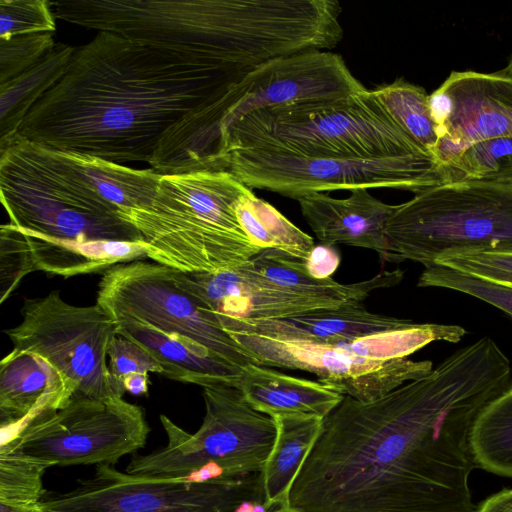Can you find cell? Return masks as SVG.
<instances>
[{"mask_svg": "<svg viewBox=\"0 0 512 512\" xmlns=\"http://www.w3.org/2000/svg\"><path fill=\"white\" fill-rule=\"evenodd\" d=\"M473 512H512V489H504L492 495Z\"/></svg>", "mask_w": 512, "mask_h": 512, "instance_id": "ab89813d", "label": "cell"}, {"mask_svg": "<svg viewBox=\"0 0 512 512\" xmlns=\"http://www.w3.org/2000/svg\"><path fill=\"white\" fill-rule=\"evenodd\" d=\"M242 148L356 159L433 155L395 121L375 90L368 89L249 113L221 131V165L228 152Z\"/></svg>", "mask_w": 512, "mask_h": 512, "instance_id": "8992f818", "label": "cell"}, {"mask_svg": "<svg viewBox=\"0 0 512 512\" xmlns=\"http://www.w3.org/2000/svg\"><path fill=\"white\" fill-rule=\"evenodd\" d=\"M31 512H60V511H57V510H54V509L47 508V507H45V506L41 503L39 507H37L36 509H34V510H33V511H31Z\"/></svg>", "mask_w": 512, "mask_h": 512, "instance_id": "ee69618b", "label": "cell"}, {"mask_svg": "<svg viewBox=\"0 0 512 512\" xmlns=\"http://www.w3.org/2000/svg\"><path fill=\"white\" fill-rule=\"evenodd\" d=\"M55 44L52 33L0 38V84L35 65Z\"/></svg>", "mask_w": 512, "mask_h": 512, "instance_id": "d590c367", "label": "cell"}, {"mask_svg": "<svg viewBox=\"0 0 512 512\" xmlns=\"http://www.w3.org/2000/svg\"><path fill=\"white\" fill-rule=\"evenodd\" d=\"M149 375L148 373L137 372L129 374L124 379L125 390L133 395H144L148 392Z\"/></svg>", "mask_w": 512, "mask_h": 512, "instance_id": "60d3db41", "label": "cell"}, {"mask_svg": "<svg viewBox=\"0 0 512 512\" xmlns=\"http://www.w3.org/2000/svg\"><path fill=\"white\" fill-rule=\"evenodd\" d=\"M229 336L257 365L313 373L320 382L362 402L380 398L433 369L430 360L375 361L344 353L332 345L288 342L242 333Z\"/></svg>", "mask_w": 512, "mask_h": 512, "instance_id": "9a60e30c", "label": "cell"}, {"mask_svg": "<svg viewBox=\"0 0 512 512\" xmlns=\"http://www.w3.org/2000/svg\"><path fill=\"white\" fill-rule=\"evenodd\" d=\"M470 448L477 467L512 478V385L479 414Z\"/></svg>", "mask_w": 512, "mask_h": 512, "instance_id": "f1b7e54d", "label": "cell"}, {"mask_svg": "<svg viewBox=\"0 0 512 512\" xmlns=\"http://www.w3.org/2000/svg\"><path fill=\"white\" fill-rule=\"evenodd\" d=\"M276 438L262 473L265 505L288 506L293 482L320 433L323 418L304 414L272 417Z\"/></svg>", "mask_w": 512, "mask_h": 512, "instance_id": "d4e9b609", "label": "cell"}, {"mask_svg": "<svg viewBox=\"0 0 512 512\" xmlns=\"http://www.w3.org/2000/svg\"><path fill=\"white\" fill-rule=\"evenodd\" d=\"M247 188L228 170L161 175L151 202L123 218L140 231L154 262L181 272L232 269L263 251L235 214Z\"/></svg>", "mask_w": 512, "mask_h": 512, "instance_id": "277c9868", "label": "cell"}, {"mask_svg": "<svg viewBox=\"0 0 512 512\" xmlns=\"http://www.w3.org/2000/svg\"><path fill=\"white\" fill-rule=\"evenodd\" d=\"M216 322L228 335L253 334L281 341L325 345L399 329L413 323L408 319L372 313L359 301L283 318H219Z\"/></svg>", "mask_w": 512, "mask_h": 512, "instance_id": "ac0fdd59", "label": "cell"}, {"mask_svg": "<svg viewBox=\"0 0 512 512\" xmlns=\"http://www.w3.org/2000/svg\"><path fill=\"white\" fill-rule=\"evenodd\" d=\"M365 89L341 55L310 50L261 65L213 103L211 111L221 132L259 109L338 99Z\"/></svg>", "mask_w": 512, "mask_h": 512, "instance_id": "5bb4252c", "label": "cell"}, {"mask_svg": "<svg viewBox=\"0 0 512 512\" xmlns=\"http://www.w3.org/2000/svg\"><path fill=\"white\" fill-rule=\"evenodd\" d=\"M108 357L114 391L120 398L126 392L124 379L129 374L137 372H152L162 376L164 374L161 364L144 348L120 335H117L112 342Z\"/></svg>", "mask_w": 512, "mask_h": 512, "instance_id": "74e56055", "label": "cell"}, {"mask_svg": "<svg viewBox=\"0 0 512 512\" xmlns=\"http://www.w3.org/2000/svg\"><path fill=\"white\" fill-rule=\"evenodd\" d=\"M115 321L118 335L140 345L155 358L164 369V377L203 388L236 386L242 368L215 356L206 348L135 320Z\"/></svg>", "mask_w": 512, "mask_h": 512, "instance_id": "44dd1931", "label": "cell"}, {"mask_svg": "<svg viewBox=\"0 0 512 512\" xmlns=\"http://www.w3.org/2000/svg\"><path fill=\"white\" fill-rule=\"evenodd\" d=\"M388 261L424 267L448 254L512 252V183L455 181L397 205L385 226Z\"/></svg>", "mask_w": 512, "mask_h": 512, "instance_id": "52a82bcc", "label": "cell"}, {"mask_svg": "<svg viewBox=\"0 0 512 512\" xmlns=\"http://www.w3.org/2000/svg\"><path fill=\"white\" fill-rule=\"evenodd\" d=\"M234 85L178 54L97 31L75 49L64 75L33 106L18 134L62 151L149 164L174 126Z\"/></svg>", "mask_w": 512, "mask_h": 512, "instance_id": "7a4b0ae2", "label": "cell"}, {"mask_svg": "<svg viewBox=\"0 0 512 512\" xmlns=\"http://www.w3.org/2000/svg\"><path fill=\"white\" fill-rule=\"evenodd\" d=\"M172 276L176 286L195 298L215 322L219 318H283L340 306L283 288L249 269L246 262L216 272L173 269Z\"/></svg>", "mask_w": 512, "mask_h": 512, "instance_id": "e0dca14e", "label": "cell"}, {"mask_svg": "<svg viewBox=\"0 0 512 512\" xmlns=\"http://www.w3.org/2000/svg\"><path fill=\"white\" fill-rule=\"evenodd\" d=\"M245 500L265 501L262 473L237 479L163 478L96 465L94 473L41 503L60 512H235Z\"/></svg>", "mask_w": 512, "mask_h": 512, "instance_id": "7c38bea8", "label": "cell"}, {"mask_svg": "<svg viewBox=\"0 0 512 512\" xmlns=\"http://www.w3.org/2000/svg\"><path fill=\"white\" fill-rule=\"evenodd\" d=\"M465 334L466 330L459 325L413 322L403 328L370 334L332 346L357 357L387 361L406 358L432 342L458 343Z\"/></svg>", "mask_w": 512, "mask_h": 512, "instance_id": "83f0119b", "label": "cell"}, {"mask_svg": "<svg viewBox=\"0 0 512 512\" xmlns=\"http://www.w3.org/2000/svg\"><path fill=\"white\" fill-rule=\"evenodd\" d=\"M234 210L245 234L262 250L274 249L305 261L316 245L310 235L250 188L237 199Z\"/></svg>", "mask_w": 512, "mask_h": 512, "instance_id": "4316f807", "label": "cell"}, {"mask_svg": "<svg viewBox=\"0 0 512 512\" xmlns=\"http://www.w3.org/2000/svg\"><path fill=\"white\" fill-rule=\"evenodd\" d=\"M264 501L245 500L235 510V512H272Z\"/></svg>", "mask_w": 512, "mask_h": 512, "instance_id": "b9f144b4", "label": "cell"}, {"mask_svg": "<svg viewBox=\"0 0 512 512\" xmlns=\"http://www.w3.org/2000/svg\"><path fill=\"white\" fill-rule=\"evenodd\" d=\"M75 49L56 43L35 65L0 84V149L18 135L33 106L61 79Z\"/></svg>", "mask_w": 512, "mask_h": 512, "instance_id": "484cf974", "label": "cell"}, {"mask_svg": "<svg viewBox=\"0 0 512 512\" xmlns=\"http://www.w3.org/2000/svg\"><path fill=\"white\" fill-rule=\"evenodd\" d=\"M0 284L3 303L27 274L34 272L24 233L7 223L0 227Z\"/></svg>", "mask_w": 512, "mask_h": 512, "instance_id": "8d00e7d4", "label": "cell"}, {"mask_svg": "<svg viewBox=\"0 0 512 512\" xmlns=\"http://www.w3.org/2000/svg\"><path fill=\"white\" fill-rule=\"evenodd\" d=\"M246 265L283 288L336 305L349 301L361 302L374 290L397 285L404 275L402 270L396 269L383 270L370 279L351 284H342L332 278L319 280L307 272L303 261L274 249L261 251Z\"/></svg>", "mask_w": 512, "mask_h": 512, "instance_id": "cb8c5ba5", "label": "cell"}, {"mask_svg": "<svg viewBox=\"0 0 512 512\" xmlns=\"http://www.w3.org/2000/svg\"><path fill=\"white\" fill-rule=\"evenodd\" d=\"M203 398L205 416L194 434L161 415L168 444L135 455L125 472L201 479H237L261 473L276 438L273 418L253 409L233 386L204 387Z\"/></svg>", "mask_w": 512, "mask_h": 512, "instance_id": "ba28073f", "label": "cell"}, {"mask_svg": "<svg viewBox=\"0 0 512 512\" xmlns=\"http://www.w3.org/2000/svg\"><path fill=\"white\" fill-rule=\"evenodd\" d=\"M0 194L9 223L17 228L57 239L145 243L100 194L81 154L18 134L0 149Z\"/></svg>", "mask_w": 512, "mask_h": 512, "instance_id": "5b68a950", "label": "cell"}, {"mask_svg": "<svg viewBox=\"0 0 512 512\" xmlns=\"http://www.w3.org/2000/svg\"><path fill=\"white\" fill-rule=\"evenodd\" d=\"M50 466L0 448V512H31L45 495L43 474Z\"/></svg>", "mask_w": 512, "mask_h": 512, "instance_id": "4dcf8cb0", "label": "cell"}, {"mask_svg": "<svg viewBox=\"0 0 512 512\" xmlns=\"http://www.w3.org/2000/svg\"><path fill=\"white\" fill-rule=\"evenodd\" d=\"M434 265L512 289V252H460L444 255Z\"/></svg>", "mask_w": 512, "mask_h": 512, "instance_id": "e575fe53", "label": "cell"}, {"mask_svg": "<svg viewBox=\"0 0 512 512\" xmlns=\"http://www.w3.org/2000/svg\"><path fill=\"white\" fill-rule=\"evenodd\" d=\"M149 432L142 408L123 398L74 396L31 420L0 448L50 467L115 464L142 448Z\"/></svg>", "mask_w": 512, "mask_h": 512, "instance_id": "8fae6325", "label": "cell"}, {"mask_svg": "<svg viewBox=\"0 0 512 512\" xmlns=\"http://www.w3.org/2000/svg\"><path fill=\"white\" fill-rule=\"evenodd\" d=\"M235 388L253 409L270 417L304 414L324 419L345 396L323 382L290 376L257 364L242 368Z\"/></svg>", "mask_w": 512, "mask_h": 512, "instance_id": "7402d4cb", "label": "cell"}, {"mask_svg": "<svg viewBox=\"0 0 512 512\" xmlns=\"http://www.w3.org/2000/svg\"><path fill=\"white\" fill-rule=\"evenodd\" d=\"M54 16L211 68L234 84L276 58L330 51L342 37L332 0H77Z\"/></svg>", "mask_w": 512, "mask_h": 512, "instance_id": "3957f363", "label": "cell"}, {"mask_svg": "<svg viewBox=\"0 0 512 512\" xmlns=\"http://www.w3.org/2000/svg\"><path fill=\"white\" fill-rule=\"evenodd\" d=\"M272 512H303V511L293 509L289 506H284V507L276 508Z\"/></svg>", "mask_w": 512, "mask_h": 512, "instance_id": "7bdbcfd3", "label": "cell"}, {"mask_svg": "<svg viewBox=\"0 0 512 512\" xmlns=\"http://www.w3.org/2000/svg\"><path fill=\"white\" fill-rule=\"evenodd\" d=\"M512 385L511 363L484 336L422 377L324 419L288 506L303 512H473L470 448L483 409Z\"/></svg>", "mask_w": 512, "mask_h": 512, "instance_id": "6da1fadb", "label": "cell"}, {"mask_svg": "<svg viewBox=\"0 0 512 512\" xmlns=\"http://www.w3.org/2000/svg\"><path fill=\"white\" fill-rule=\"evenodd\" d=\"M438 89L449 102L433 150L443 166L474 143L512 135V76L452 71Z\"/></svg>", "mask_w": 512, "mask_h": 512, "instance_id": "2e32d148", "label": "cell"}, {"mask_svg": "<svg viewBox=\"0 0 512 512\" xmlns=\"http://www.w3.org/2000/svg\"><path fill=\"white\" fill-rule=\"evenodd\" d=\"M444 167L449 182L512 183V135L474 143Z\"/></svg>", "mask_w": 512, "mask_h": 512, "instance_id": "1f68e13d", "label": "cell"}, {"mask_svg": "<svg viewBox=\"0 0 512 512\" xmlns=\"http://www.w3.org/2000/svg\"><path fill=\"white\" fill-rule=\"evenodd\" d=\"M56 29L51 2L47 0H1L0 38L53 33Z\"/></svg>", "mask_w": 512, "mask_h": 512, "instance_id": "836d02e7", "label": "cell"}, {"mask_svg": "<svg viewBox=\"0 0 512 512\" xmlns=\"http://www.w3.org/2000/svg\"><path fill=\"white\" fill-rule=\"evenodd\" d=\"M21 316L19 325L5 330L14 350L45 358L74 396L117 397L107 358L118 324L98 304L71 305L52 291L26 298Z\"/></svg>", "mask_w": 512, "mask_h": 512, "instance_id": "30bf717a", "label": "cell"}, {"mask_svg": "<svg viewBox=\"0 0 512 512\" xmlns=\"http://www.w3.org/2000/svg\"><path fill=\"white\" fill-rule=\"evenodd\" d=\"M417 286L445 288L470 295L503 311L512 320V289L441 265L426 267Z\"/></svg>", "mask_w": 512, "mask_h": 512, "instance_id": "d6a6232c", "label": "cell"}, {"mask_svg": "<svg viewBox=\"0 0 512 512\" xmlns=\"http://www.w3.org/2000/svg\"><path fill=\"white\" fill-rule=\"evenodd\" d=\"M74 396L63 376L45 358L12 351L0 362L1 431L12 439L27 423L65 406Z\"/></svg>", "mask_w": 512, "mask_h": 512, "instance_id": "ffe728a7", "label": "cell"}, {"mask_svg": "<svg viewBox=\"0 0 512 512\" xmlns=\"http://www.w3.org/2000/svg\"><path fill=\"white\" fill-rule=\"evenodd\" d=\"M223 166L250 189L294 200L338 189L390 188L417 194L449 182L445 167L433 155L356 159L242 148L228 152Z\"/></svg>", "mask_w": 512, "mask_h": 512, "instance_id": "9c48e42d", "label": "cell"}, {"mask_svg": "<svg viewBox=\"0 0 512 512\" xmlns=\"http://www.w3.org/2000/svg\"><path fill=\"white\" fill-rule=\"evenodd\" d=\"M307 272L314 278L323 280L337 270L340 264V255L331 245H315L314 249L303 261Z\"/></svg>", "mask_w": 512, "mask_h": 512, "instance_id": "f35d334b", "label": "cell"}, {"mask_svg": "<svg viewBox=\"0 0 512 512\" xmlns=\"http://www.w3.org/2000/svg\"><path fill=\"white\" fill-rule=\"evenodd\" d=\"M20 230L26 237L34 271L71 277L105 272L115 265L147 258L145 243L57 239Z\"/></svg>", "mask_w": 512, "mask_h": 512, "instance_id": "603a6c76", "label": "cell"}, {"mask_svg": "<svg viewBox=\"0 0 512 512\" xmlns=\"http://www.w3.org/2000/svg\"><path fill=\"white\" fill-rule=\"evenodd\" d=\"M395 121L422 147L433 154L438 142L437 125L424 88L396 79L374 89Z\"/></svg>", "mask_w": 512, "mask_h": 512, "instance_id": "f546056e", "label": "cell"}, {"mask_svg": "<svg viewBox=\"0 0 512 512\" xmlns=\"http://www.w3.org/2000/svg\"><path fill=\"white\" fill-rule=\"evenodd\" d=\"M502 71L510 76H512V55L510 57V60L508 62V65L502 69Z\"/></svg>", "mask_w": 512, "mask_h": 512, "instance_id": "f6af8a7d", "label": "cell"}, {"mask_svg": "<svg viewBox=\"0 0 512 512\" xmlns=\"http://www.w3.org/2000/svg\"><path fill=\"white\" fill-rule=\"evenodd\" d=\"M350 192L342 199L317 192L296 201L305 221L322 244L371 249L388 261L385 226L397 205L382 202L366 188Z\"/></svg>", "mask_w": 512, "mask_h": 512, "instance_id": "d6986e66", "label": "cell"}, {"mask_svg": "<svg viewBox=\"0 0 512 512\" xmlns=\"http://www.w3.org/2000/svg\"><path fill=\"white\" fill-rule=\"evenodd\" d=\"M173 268L136 260L103 272L97 302L114 320L130 319L194 342L243 368L256 364L188 293L173 280Z\"/></svg>", "mask_w": 512, "mask_h": 512, "instance_id": "4fadbf2b", "label": "cell"}]
</instances>
